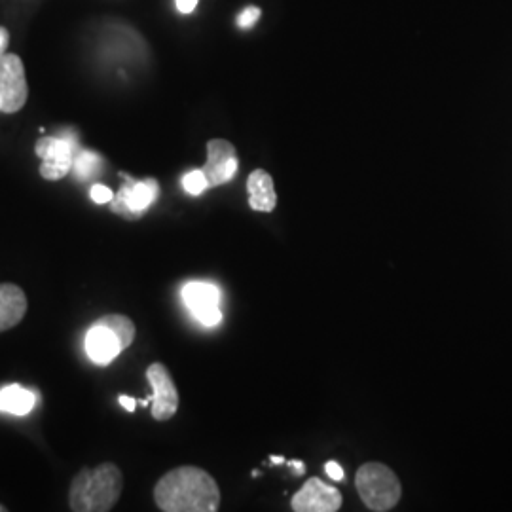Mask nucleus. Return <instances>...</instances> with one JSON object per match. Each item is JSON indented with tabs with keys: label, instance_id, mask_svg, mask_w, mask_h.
<instances>
[{
	"label": "nucleus",
	"instance_id": "f8f14e48",
	"mask_svg": "<svg viewBox=\"0 0 512 512\" xmlns=\"http://www.w3.org/2000/svg\"><path fill=\"white\" fill-rule=\"evenodd\" d=\"M27 313V296L14 283H0V332L14 329Z\"/></svg>",
	"mask_w": 512,
	"mask_h": 512
},
{
	"label": "nucleus",
	"instance_id": "aec40b11",
	"mask_svg": "<svg viewBox=\"0 0 512 512\" xmlns=\"http://www.w3.org/2000/svg\"><path fill=\"white\" fill-rule=\"evenodd\" d=\"M325 471H327V475H329L332 480H344V469H342L336 461H329V463L325 465Z\"/></svg>",
	"mask_w": 512,
	"mask_h": 512
},
{
	"label": "nucleus",
	"instance_id": "dca6fc26",
	"mask_svg": "<svg viewBox=\"0 0 512 512\" xmlns=\"http://www.w3.org/2000/svg\"><path fill=\"white\" fill-rule=\"evenodd\" d=\"M103 169V158L92 150H78L74 158L73 173L78 181H90L97 177Z\"/></svg>",
	"mask_w": 512,
	"mask_h": 512
},
{
	"label": "nucleus",
	"instance_id": "b1692460",
	"mask_svg": "<svg viewBox=\"0 0 512 512\" xmlns=\"http://www.w3.org/2000/svg\"><path fill=\"white\" fill-rule=\"evenodd\" d=\"M289 465L296 469V475H304V469H306V467H304V463H300V461H291Z\"/></svg>",
	"mask_w": 512,
	"mask_h": 512
},
{
	"label": "nucleus",
	"instance_id": "9d476101",
	"mask_svg": "<svg viewBox=\"0 0 512 512\" xmlns=\"http://www.w3.org/2000/svg\"><path fill=\"white\" fill-rule=\"evenodd\" d=\"M183 300L188 310L192 311V315L205 327H215L222 321V311L219 308L220 294L215 285L192 281L184 285Z\"/></svg>",
	"mask_w": 512,
	"mask_h": 512
},
{
	"label": "nucleus",
	"instance_id": "a211bd4d",
	"mask_svg": "<svg viewBox=\"0 0 512 512\" xmlns=\"http://www.w3.org/2000/svg\"><path fill=\"white\" fill-rule=\"evenodd\" d=\"M90 196H92L93 202L99 203V205L110 203L112 198H114L112 190H110L109 186H105V184H93Z\"/></svg>",
	"mask_w": 512,
	"mask_h": 512
},
{
	"label": "nucleus",
	"instance_id": "20e7f679",
	"mask_svg": "<svg viewBox=\"0 0 512 512\" xmlns=\"http://www.w3.org/2000/svg\"><path fill=\"white\" fill-rule=\"evenodd\" d=\"M80 150L73 133L42 137L35 145V154L42 160L40 175L46 181H61L73 171L74 158Z\"/></svg>",
	"mask_w": 512,
	"mask_h": 512
},
{
	"label": "nucleus",
	"instance_id": "412c9836",
	"mask_svg": "<svg viewBox=\"0 0 512 512\" xmlns=\"http://www.w3.org/2000/svg\"><path fill=\"white\" fill-rule=\"evenodd\" d=\"M200 0H177V8L181 14H192Z\"/></svg>",
	"mask_w": 512,
	"mask_h": 512
},
{
	"label": "nucleus",
	"instance_id": "f257e3e1",
	"mask_svg": "<svg viewBox=\"0 0 512 512\" xmlns=\"http://www.w3.org/2000/svg\"><path fill=\"white\" fill-rule=\"evenodd\" d=\"M154 501L164 512H217V480L200 467L184 465L165 473L154 486Z\"/></svg>",
	"mask_w": 512,
	"mask_h": 512
},
{
	"label": "nucleus",
	"instance_id": "9b49d317",
	"mask_svg": "<svg viewBox=\"0 0 512 512\" xmlns=\"http://www.w3.org/2000/svg\"><path fill=\"white\" fill-rule=\"evenodd\" d=\"M86 351H88V357L92 363L107 366L124 351V348L109 327L95 323L86 334Z\"/></svg>",
	"mask_w": 512,
	"mask_h": 512
},
{
	"label": "nucleus",
	"instance_id": "393cba45",
	"mask_svg": "<svg viewBox=\"0 0 512 512\" xmlns=\"http://www.w3.org/2000/svg\"><path fill=\"white\" fill-rule=\"evenodd\" d=\"M272 459V463H275V465H279V463H285V459L281 458V456H277V458H270Z\"/></svg>",
	"mask_w": 512,
	"mask_h": 512
},
{
	"label": "nucleus",
	"instance_id": "0eeeda50",
	"mask_svg": "<svg viewBox=\"0 0 512 512\" xmlns=\"http://www.w3.org/2000/svg\"><path fill=\"white\" fill-rule=\"evenodd\" d=\"M147 380L152 387V418L156 421L171 420L179 410V391L164 363H152L147 368Z\"/></svg>",
	"mask_w": 512,
	"mask_h": 512
},
{
	"label": "nucleus",
	"instance_id": "a878e982",
	"mask_svg": "<svg viewBox=\"0 0 512 512\" xmlns=\"http://www.w3.org/2000/svg\"><path fill=\"white\" fill-rule=\"evenodd\" d=\"M0 512H6V507H2V505H0Z\"/></svg>",
	"mask_w": 512,
	"mask_h": 512
},
{
	"label": "nucleus",
	"instance_id": "39448f33",
	"mask_svg": "<svg viewBox=\"0 0 512 512\" xmlns=\"http://www.w3.org/2000/svg\"><path fill=\"white\" fill-rule=\"evenodd\" d=\"M29 99V86L25 65L16 54L0 57V110L4 114H16Z\"/></svg>",
	"mask_w": 512,
	"mask_h": 512
},
{
	"label": "nucleus",
	"instance_id": "6e6552de",
	"mask_svg": "<svg viewBox=\"0 0 512 512\" xmlns=\"http://www.w3.org/2000/svg\"><path fill=\"white\" fill-rule=\"evenodd\" d=\"M238 150L226 139L207 141V162L202 167L209 188L230 183L238 171Z\"/></svg>",
	"mask_w": 512,
	"mask_h": 512
},
{
	"label": "nucleus",
	"instance_id": "7ed1b4c3",
	"mask_svg": "<svg viewBox=\"0 0 512 512\" xmlns=\"http://www.w3.org/2000/svg\"><path fill=\"white\" fill-rule=\"evenodd\" d=\"M355 488L366 509L374 512L393 511L403 497L399 476L380 461H368L359 467Z\"/></svg>",
	"mask_w": 512,
	"mask_h": 512
},
{
	"label": "nucleus",
	"instance_id": "ddd939ff",
	"mask_svg": "<svg viewBox=\"0 0 512 512\" xmlns=\"http://www.w3.org/2000/svg\"><path fill=\"white\" fill-rule=\"evenodd\" d=\"M247 190H249V205L253 211L272 213L277 207L274 179L268 171L255 169L247 179Z\"/></svg>",
	"mask_w": 512,
	"mask_h": 512
},
{
	"label": "nucleus",
	"instance_id": "2eb2a0df",
	"mask_svg": "<svg viewBox=\"0 0 512 512\" xmlns=\"http://www.w3.org/2000/svg\"><path fill=\"white\" fill-rule=\"evenodd\" d=\"M97 323H101V325L109 327V329L116 334V338L120 340L122 348L128 349L129 346L133 344L135 334H137V329H135V323L129 319L128 315H122V313H110V315L101 317Z\"/></svg>",
	"mask_w": 512,
	"mask_h": 512
},
{
	"label": "nucleus",
	"instance_id": "f03ea898",
	"mask_svg": "<svg viewBox=\"0 0 512 512\" xmlns=\"http://www.w3.org/2000/svg\"><path fill=\"white\" fill-rule=\"evenodd\" d=\"M124 475L114 463L84 467L74 475L69 488V507L74 512H109L120 501Z\"/></svg>",
	"mask_w": 512,
	"mask_h": 512
},
{
	"label": "nucleus",
	"instance_id": "4be33fe9",
	"mask_svg": "<svg viewBox=\"0 0 512 512\" xmlns=\"http://www.w3.org/2000/svg\"><path fill=\"white\" fill-rule=\"evenodd\" d=\"M8 46H10V33L6 27H0V57L6 54Z\"/></svg>",
	"mask_w": 512,
	"mask_h": 512
},
{
	"label": "nucleus",
	"instance_id": "f3484780",
	"mask_svg": "<svg viewBox=\"0 0 512 512\" xmlns=\"http://www.w3.org/2000/svg\"><path fill=\"white\" fill-rule=\"evenodd\" d=\"M183 188L190 196L203 194L209 188V183L202 169H192L190 173H186L183 177Z\"/></svg>",
	"mask_w": 512,
	"mask_h": 512
},
{
	"label": "nucleus",
	"instance_id": "4468645a",
	"mask_svg": "<svg viewBox=\"0 0 512 512\" xmlns=\"http://www.w3.org/2000/svg\"><path fill=\"white\" fill-rule=\"evenodd\" d=\"M37 403V397L31 389L18 384L6 385L0 389V412L12 416H27Z\"/></svg>",
	"mask_w": 512,
	"mask_h": 512
},
{
	"label": "nucleus",
	"instance_id": "5701e85b",
	"mask_svg": "<svg viewBox=\"0 0 512 512\" xmlns=\"http://www.w3.org/2000/svg\"><path fill=\"white\" fill-rule=\"evenodd\" d=\"M118 403H120V406H122L124 410H128V412H135V408H137V401H135L133 397H128V395H120V397H118Z\"/></svg>",
	"mask_w": 512,
	"mask_h": 512
},
{
	"label": "nucleus",
	"instance_id": "423d86ee",
	"mask_svg": "<svg viewBox=\"0 0 512 512\" xmlns=\"http://www.w3.org/2000/svg\"><path fill=\"white\" fill-rule=\"evenodd\" d=\"M126 184L114 194L109 203L110 211L128 220L141 219L147 213L148 207L156 202L160 194V184L156 179L145 181H133L128 175H124Z\"/></svg>",
	"mask_w": 512,
	"mask_h": 512
},
{
	"label": "nucleus",
	"instance_id": "1a4fd4ad",
	"mask_svg": "<svg viewBox=\"0 0 512 512\" xmlns=\"http://www.w3.org/2000/svg\"><path fill=\"white\" fill-rule=\"evenodd\" d=\"M294 512H336L342 509V494L321 478H310L291 501Z\"/></svg>",
	"mask_w": 512,
	"mask_h": 512
},
{
	"label": "nucleus",
	"instance_id": "6ab92c4d",
	"mask_svg": "<svg viewBox=\"0 0 512 512\" xmlns=\"http://www.w3.org/2000/svg\"><path fill=\"white\" fill-rule=\"evenodd\" d=\"M260 16H262V12H260L258 8H255V6L245 8V10L239 14L238 25L239 27H243V29H251L256 21L260 19Z\"/></svg>",
	"mask_w": 512,
	"mask_h": 512
}]
</instances>
